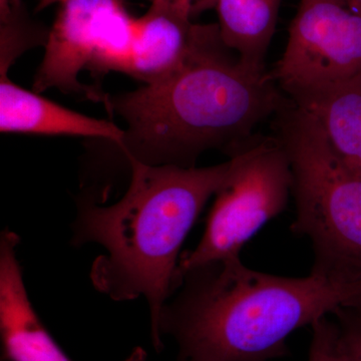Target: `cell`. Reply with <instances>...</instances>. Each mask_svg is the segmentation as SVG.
<instances>
[{
	"label": "cell",
	"instance_id": "obj_1",
	"mask_svg": "<svg viewBox=\"0 0 361 361\" xmlns=\"http://www.w3.org/2000/svg\"><path fill=\"white\" fill-rule=\"evenodd\" d=\"M290 102L272 73L256 71L226 47L218 23L197 25L177 70L158 82L108 94L104 108L127 128L118 148L128 161L196 167L208 151L232 157L265 120Z\"/></svg>",
	"mask_w": 361,
	"mask_h": 361
},
{
	"label": "cell",
	"instance_id": "obj_2",
	"mask_svg": "<svg viewBox=\"0 0 361 361\" xmlns=\"http://www.w3.org/2000/svg\"><path fill=\"white\" fill-rule=\"evenodd\" d=\"M175 293L159 330L174 337L179 361H272L289 355L287 339L297 329L360 295L361 275L279 276L236 257L183 273Z\"/></svg>",
	"mask_w": 361,
	"mask_h": 361
},
{
	"label": "cell",
	"instance_id": "obj_3",
	"mask_svg": "<svg viewBox=\"0 0 361 361\" xmlns=\"http://www.w3.org/2000/svg\"><path fill=\"white\" fill-rule=\"evenodd\" d=\"M127 192L111 205L84 200L73 224V245L99 244L90 279L115 301L144 297L154 348H164L159 323L179 288L180 251L207 202L227 178L230 161L205 168L149 166L129 161Z\"/></svg>",
	"mask_w": 361,
	"mask_h": 361
},
{
	"label": "cell",
	"instance_id": "obj_4",
	"mask_svg": "<svg viewBox=\"0 0 361 361\" xmlns=\"http://www.w3.org/2000/svg\"><path fill=\"white\" fill-rule=\"evenodd\" d=\"M274 120L290 161L291 232L310 240L312 269L361 275V180L342 165L317 121L291 99Z\"/></svg>",
	"mask_w": 361,
	"mask_h": 361
},
{
	"label": "cell",
	"instance_id": "obj_5",
	"mask_svg": "<svg viewBox=\"0 0 361 361\" xmlns=\"http://www.w3.org/2000/svg\"><path fill=\"white\" fill-rule=\"evenodd\" d=\"M230 169L196 248L182 254L178 280L199 266L240 257L243 247L269 221L283 212L292 192L290 161L274 137L255 135L230 157Z\"/></svg>",
	"mask_w": 361,
	"mask_h": 361
},
{
	"label": "cell",
	"instance_id": "obj_6",
	"mask_svg": "<svg viewBox=\"0 0 361 361\" xmlns=\"http://www.w3.org/2000/svg\"><path fill=\"white\" fill-rule=\"evenodd\" d=\"M59 4L32 90L42 94L56 89L106 106L108 94L80 82V73L127 75L135 18L123 0H63Z\"/></svg>",
	"mask_w": 361,
	"mask_h": 361
},
{
	"label": "cell",
	"instance_id": "obj_7",
	"mask_svg": "<svg viewBox=\"0 0 361 361\" xmlns=\"http://www.w3.org/2000/svg\"><path fill=\"white\" fill-rule=\"evenodd\" d=\"M285 94L361 75V0H300L271 71Z\"/></svg>",
	"mask_w": 361,
	"mask_h": 361
},
{
	"label": "cell",
	"instance_id": "obj_8",
	"mask_svg": "<svg viewBox=\"0 0 361 361\" xmlns=\"http://www.w3.org/2000/svg\"><path fill=\"white\" fill-rule=\"evenodd\" d=\"M20 237L0 235V336L4 361H73L54 341L33 307L16 248Z\"/></svg>",
	"mask_w": 361,
	"mask_h": 361
},
{
	"label": "cell",
	"instance_id": "obj_9",
	"mask_svg": "<svg viewBox=\"0 0 361 361\" xmlns=\"http://www.w3.org/2000/svg\"><path fill=\"white\" fill-rule=\"evenodd\" d=\"M191 9L170 2H151L142 18H135L128 75L153 84L170 75L186 59L197 25Z\"/></svg>",
	"mask_w": 361,
	"mask_h": 361
},
{
	"label": "cell",
	"instance_id": "obj_10",
	"mask_svg": "<svg viewBox=\"0 0 361 361\" xmlns=\"http://www.w3.org/2000/svg\"><path fill=\"white\" fill-rule=\"evenodd\" d=\"M0 130L44 135L94 137L118 145L125 130L110 121L99 120L70 110L0 73Z\"/></svg>",
	"mask_w": 361,
	"mask_h": 361
},
{
	"label": "cell",
	"instance_id": "obj_11",
	"mask_svg": "<svg viewBox=\"0 0 361 361\" xmlns=\"http://www.w3.org/2000/svg\"><path fill=\"white\" fill-rule=\"evenodd\" d=\"M286 96L317 121L342 165L361 180V75Z\"/></svg>",
	"mask_w": 361,
	"mask_h": 361
},
{
	"label": "cell",
	"instance_id": "obj_12",
	"mask_svg": "<svg viewBox=\"0 0 361 361\" xmlns=\"http://www.w3.org/2000/svg\"><path fill=\"white\" fill-rule=\"evenodd\" d=\"M282 0H217L218 26L226 47L256 71H266L265 58L276 30Z\"/></svg>",
	"mask_w": 361,
	"mask_h": 361
},
{
	"label": "cell",
	"instance_id": "obj_13",
	"mask_svg": "<svg viewBox=\"0 0 361 361\" xmlns=\"http://www.w3.org/2000/svg\"><path fill=\"white\" fill-rule=\"evenodd\" d=\"M49 30L37 25L25 13L20 0H11L0 9V73H7L23 52L45 45Z\"/></svg>",
	"mask_w": 361,
	"mask_h": 361
},
{
	"label": "cell",
	"instance_id": "obj_14",
	"mask_svg": "<svg viewBox=\"0 0 361 361\" xmlns=\"http://www.w3.org/2000/svg\"><path fill=\"white\" fill-rule=\"evenodd\" d=\"M311 329L312 336L307 361H351L337 322L325 316L313 323Z\"/></svg>",
	"mask_w": 361,
	"mask_h": 361
},
{
	"label": "cell",
	"instance_id": "obj_15",
	"mask_svg": "<svg viewBox=\"0 0 361 361\" xmlns=\"http://www.w3.org/2000/svg\"><path fill=\"white\" fill-rule=\"evenodd\" d=\"M334 314L349 357L361 361V316L348 307L338 308Z\"/></svg>",
	"mask_w": 361,
	"mask_h": 361
},
{
	"label": "cell",
	"instance_id": "obj_16",
	"mask_svg": "<svg viewBox=\"0 0 361 361\" xmlns=\"http://www.w3.org/2000/svg\"><path fill=\"white\" fill-rule=\"evenodd\" d=\"M151 2L164 1L170 2V4H180L191 9L193 14L201 13L206 9L215 7L217 0H149Z\"/></svg>",
	"mask_w": 361,
	"mask_h": 361
},
{
	"label": "cell",
	"instance_id": "obj_17",
	"mask_svg": "<svg viewBox=\"0 0 361 361\" xmlns=\"http://www.w3.org/2000/svg\"><path fill=\"white\" fill-rule=\"evenodd\" d=\"M125 361H147V353L142 348H137Z\"/></svg>",
	"mask_w": 361,
	"mask_h": 361
},
{
	"label": "cell",
	"instance_id": "obj_18",
	"mask_svg": "<svg viewBox=\"0 0 361 361\" xmlns=\"http://www.w3.org/2000/svg\"><path fill=\"white\" fill-rule=\"evenodd\" d=\"M344 307L350 308L351 310L355 311V312L361 316V294L355 297L353 300H351L350 302H349L348 305L344 306Z\"/></svg>",
	"mask_w": 361,
	"mask_h": 361
},
{
	"label": "cell",
	"instance_id": "obj_19",
	"mask_svg": "<svg viewBox=\"0 0 361 361\" xmlns=\"http://www.w3.org/2000/svg\"><path fill=\"white\" fill-rule=\"evenodd\" d=\"M63 1V0H39V4H37V11H42L51 4H61Z\"/></svg>",
	"mask_w": 361,
	"mask_h": 361
},
{
	"label": "cell",
	"instance_id": "obj_20",
	"mask_svg": "<svg viewBox=\"0 0 361 361\" xmlns=\"http://www.w3.org/2000/svg\"><path fill=\"white\" fill-rule=\"evenodd\" d=\"M9 1L11 0H0V9H4L8 6Z\"/></svg>",
	"mask_w": 361,
	"mask_h": 361
}]
</instances>
